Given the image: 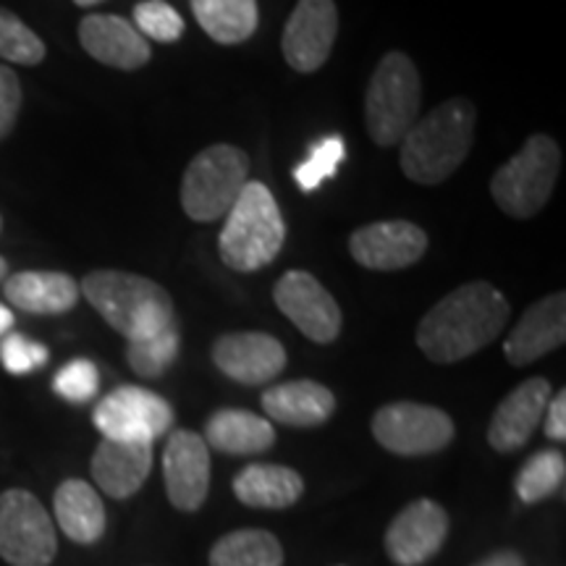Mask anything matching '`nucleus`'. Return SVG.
I'll return each mask as SVG.
<instances>
[{
  "label": "nucleus",
  "instance_id": "58836bf2",
  "mask_svg": "<svg viewBox=\"0 0 566 566\" xmlns=\"http://www.w3.org/2000/svg\"><path fill=\"white\" fill-rule=\"evenodd\" d=\"M76 6H82V9H90V6H97V3H103V0H74Z\"/></svg>",
  "mask_w": 566,
  "mask_h": 566
},
{
  "label": "nucleus",
  "instance_id": "20e7f679",
  "mask_svg": "<svg viewBox=\"0 0 566 566\" xmlns=\"http://www.w3.org/2000/svg\"><path fill=\"white\" fill-rule=\"evenodd\" d=\"M218 252L231 271L252 273L271 265L286 242V223L271 189L247 181L242 195L226 212Z\"/></svg>",
  "mask_w": 566,
  "mask_h": 566
},
{
  "label": "nucleus",
  "instance_id": "2eb2a0df",
  "mask_svg": "<svg viewBox=\"0 0 566 566\" xmlns=\"http://www.w3.org/2000/svg\"><path fill=\"white\" fill-rule=\"evenodd\" d=\"M349 252L367 271H401L428 252V233L409 221H378L357 229Z\"/></svg>",
  "mask_w": 566,
  "mask_h": 566
},
{
  "label": "nucleus",
  "instance_id": "1a4fd4ad",
  "mask_svg": "<svg viewBox=\"0 0 566 566\" xmlns=\"http://www.w3.org/2000/svg\"><path fill=\"white\" fill-rule=\"evenodd\" d=\"M373 436L396 457H424L454 441V422L438 407L396 401L375 412Z\"/></svg>",
  "mask_w": 566,
  "mask_h": 566
},
{
  "label": "nucleus",
  "instance_id": "9d476101",
  "mask_svg": "<svg viewBox=\"0 0 566 566\" xmlns=\"http://www.w3.org/2000/svg\"><path fill=\"white\" fill-rule=\"evenodd\" d=\"M92 422L111 441L155 443L174 428V407L139 386H122L95 407Z\"/></svg>",
  "mask_w": 566,
  "mask_h": 566
},
{
  "label": "nucleus",
  "instance_id": "6ab92c4d",
  "mask_svg": "<svg viewBox=\"0 0 566 566\" xmlns=\"http://www.w3.org/2000/svg\"><path fill=\"white\" fill-rule=\"evenodd\" d=\"M80 42L92 59L111 69L137 71L150 61V42L137 32L132 21L113 13H90L80 24Z\"/></svg>",
  "mask_w": 566,
  "mask_h": 566
},
{
  "label": "nucleus",
  "instance_id": "f8f14e48",
  "mask_svg": "<svg viewBox=\"0 0 566 566\" xmlns=\"http://www.w3.org/2000/svg\"><path fill=\"white\" fill-rule=\"evenodd\" d=\"M336 34L338 9L334 0H300L281 38L283 59L300 74H313L328 61Z\"/></svg>",
  "mask_w": 566,
  "mask_h": 566
},
{
  "label": "nucleus",
  "instance_id": "aec40b11",
  "mask_svg": "<svg viewBox=\"0 0 566 566\" xmlns=\"http://www.w3.org/2000/svg\"><path fill=\"white\" fill-rule=\"evenodd\" d=\"M153 470V443L103 438L92 454V478L111 499H129L145 485Z\"/></svg>",
  "mask_w": 566,
  "mask_h": 566
},
{
  "label": "nucleus",
  "instance_id": "5701e85b",
  "mask_svg": "<svg viewBox=\"0 0 566 566\" xmlns=\"http://www.w3.org/2000/svg\"><path fill=\"white\" fill-rule=\"evenodd\" d=\"M53 509L63 535L80 546H92L101 541L108 525L101 495L87 480H63L53 495Z\"/></svg>",
  "mask_w": 566,
  "mask_h": 566
},
{
  "label": "nucleus",
  "instance_id": "bb28decb",
  "mask_svg": "<svg viewBox=\"0 0 566 566\" xmlns=\"http://www.w3.org/2000/svg\"><path fill=\"white\" fill-rule=\"evenodd\" d=\"M210 566H283V546L268 530H237L216 541Z\"/></svg>",
  "mask_w": 566,
  "mask_h": 566
},
{
  "label": "nucleus",
  "instance_id": "a19ab883",
  "mask_svg": "<svg viewBox=\"0 0 566 566\" xmlns=\"http://www.w3.org/2000/svg\"><path fill=\"white\" fill-rule=\"evenodd\" d=\"M0 229H3V218H0Z\"/></svg>",
  "mask_w": 566,
  "mask_h": 566
},
{
  "label": "nucleus",
  "instance_id": "dca6fc26",
  "mask_svg": "<svg viewBox=\"0 0 566 566\" xmlns=\"http://www.w3.org/2000/svg\"><path fill=\"white\" fill-rule=\"evenodd\" d=\"M212 363L231 380L244 386H263L286 367V349L279 338L260 331L226 334L212 344Z\"/></svg>",
  "mask_w": 566,
  "mask_h": 566
},
{
  "label": "nucleus",
  "instance_id": "ddd939ff",
  "mask_svg": "<svg viewBox=\"0 0 566 566\" xmlns=\"http://www.w3.org/2000/svg\"><path fill=\"white\" fill-rule=\"evenodd\" d=\"M449 537V512L430 499H417L386 530V554L399 566H422Z\"/></svg>",
  "mask_w": 566,
  "mask_h": 566
},
{
  "label": "nucleus",
  "instance_id": "72a5a7b5",
  "mask_svg": "<svg viewBox=\"0 0 566 566\" xmlns=\"http://www.w3.org/2000/svg\"><path fill=\"white\" fill-rule=\"evenodd\" d=\"M48 349L21 334H6L0 338V363L11 375H27L40 370L48 363Z\"/></svg>",
  "mask_w": 566,
  "mask_h": 566
},
{
  "label": "nucleus",
  "instance_id": "c85d7f7f",
  "mask_svg": "<svg viewBox=\"0 0 566 566\" xmlns=\"http://www.w3.org/2000/svg\"><path fill=\"white\" fill-rule=\"evenodd\" d=\"M179 323H171L160 334L139 338V342H129V346H126V359H129L132 370L142 375V378H160L176 363V357H179Z\"/></svg>",
  "mask_w": 566,
  "mask_h": 566
},
{
  "label": "nucleus",
  "instance_id": "e433bc0d",
  "mask_svg": "<svg viewBox=\"0 0 566 566\" xmlns=\"http://www.w3.org/2000/svg\"><path fill=\"white\" fill-rule=\"evenodd\" d=\"M475 566H527V564H525V558H522L520 554H514V551H495V554L485 556L483 562Z\"/></svg>",
  "mask_w": 566,
  "mask_h": 566
},
{
  "label": "nucleus",
  "instance_id": "ea45409f",
  "mask_svg": "<svg viewBox=\"0 0 566 566\" xmlns=\"http://www.w3.org/2000/svg\"><path fill=\"white\" fill-rule=\"evenodd\" d=\"M6 273H9V263H6V260L0 258V281L6 279Z\"/></svg>",
  "mask_w": 566,
  "mask_h": 566
},
{
  "label": "nucleus",
  "instance_id": "cd10ccee",
  "mask_svg": "<svg viewBox=\"0 0 566 566\" xmlns=\"http://www.w3.org/2000/svg\"><path fill=\"white\" fill-rule=\"evenodd\" d=\"M564 478L566 457L562 451H537V454H533L525 464H522L520 475H516L514 491L525 504H537V501L554 495L558 488L564 485Z\"/></svg>",
  "mask_w": 566,
  "mask_h": 566
},
{
  "label": "nucleus",
  "instance_id": "f03ea898",
  "mask_svg": "<svg viewBox=\"0 0 566 566\" xmlns=\"http://www.w3.org/2000/svg\"><path fill=\"white\" fill-rule=\"evenodd\" d=\"M472 139H475V105L464 97H451L424 118H417L401 139V171L409 181L436 187L467 160Z\"/></svg>",
  "mask_w": 566,
  "mask_h": 566
},
{
  "label": "nucleus",
  "instance_id": "c9c22d12",
  "mask_svg": "<svg viewBox=\"0 0 566 566\" xmlns=\"http://www.w3.org/2000/svg\"><path fill=\"white\" fill-rule=\"evenodd\" d=\"M546 436L551 441H566V394L558 391L556 396H551L546 412Z\"/></svg>",
  "mask_w": 566,
  "mask_h": 566
},
{
  "label": "nucleus",
  "instance_id": "39448f33",
  "mask_svg": "<svg viewBox=\"0 0 566 566\" xmlns=\"http://www.w3.org/2000/svg\"><path fill=\"white\" fill-rule=\"evenodd\" d=\"M422 82L412 59L386 53L375 66L365 92V126L378 147L401 145L420 116Z\"/></svg>",
  "mask_w": 566,
  "mask_h": 566
},
{
  "label": "nucleus",
  "instance_id": "4c0bfd02",
  "mask_svg": "<svg viewBox=\"0 0 566 566\" xmlns=\"http://www.w3.org/2000/svg\"><path fill=\"white\" fill-rule=\"evenodd\" d=\"M11 328H13V313L9 307H3V304H0V338H3L6 334H11Z\"/></svg>",
  "mask_w": 566,
  "mask_h": 566
},
{
  "label": "nucleus",
  "instance_id": "f257e3e1",
  "mask_svg": "<svg viewBox=\"0 0 566 566\" xmlns=\"http://www.w3.org/2000/svg\"><path fill=\"white\" fill-rule=\"evenodd\" d=\"M509 315L512 307L493 283H464L422 317L417 328V346L430 363H462L485 349L506 328Z\"/></svg>",
  "mask_w": 566,
  "mask_h": 566
},
{
  "label": "nucleus",
  "instance_id": "a211bd4d",
  "mask_svg": "<svg viewBox=\"0 0 566 566\" xmlns=\"http://www.w3.org/2000/svg\"><path fill=\"white\" fill-rule=\"evenodd\" d=\"M566 342V294H551L525 310L504 342L509 365L525 367Z\"/></svg>",
  "mask_w": 566,
  "mask_h": 566
},
{
  "label": "nucleus",
  "instance_id": "393cba45",
  "mask_svg": "<svg viewBox=\"0 0 566 566\" xmlns=\"http://www.w3.org/2000/svg\"><path fill=\"white\" fill-rule=\"evenodd\" d=\"M302 493L304 480L292 467L250 464L233 478V495L252 509H289Z\"/></svg>",
  "mask_w": 566,
  "mask_h": 566
},
{
  "label": "nucleus",
  "instance_id": "9b49d317",
  "mask_svg": "<svg viewBox=\"0 0 566 566\" xmlns=\"http://www.w3.org/2000/svg\"><path fill=\"white\" fill-rule=\"evenodd\" d=\"M275 307L302 331L310 342L331 344L342 334V307L334 294L313 273L289 271L273 289Z\"/></svg>",
  "mask_w": 566,
  "mask_h": 566
},
{
  "label": "nucleus",
  "instance_id": "0eeeda50",
  "mask_svg": "<svg viewBox=\"0 0 566 566\" xmlns=\"http://www.w3.org/2000/svg\"><path fill=\"white\" fill-rule=\"evenodd\" d=\"M250 158L233 145H212L189 163L181 181L184 212L197 223H210L223 218L242 195Z\"/></svg>",
  "mask_w": 566,
  "mask_h": 566
},
{
  "label": "nucleus",
  "instance_id": "2f4dec72",
  "mask_svg": "<svg viewBox=\"0 0 566 566\" xmlns=\"http://www.w3.org/2000/svg\"><path fill=\"white\" fill-rule=\"evenodd\" d=\"M134 21L142 38L176 42L184 34V19L166 0H142L134 9Z\"/></svg>",
  "mask_w": 566,
  "mask_h": 566
},
{
  "label": "nucleus",
  "instance_id": "412c9836",
  "mask_svg": "<svg viewBox=\"0 0 566 566\" xmlns=\"http://www.w3.org/2000/svg\"><path fill=\"white\" fill-rule=\"evenodd\" d=\"M334 409L336 396L315 380H289L263 394V412L289 428H317L331 420Z\"/></svg>",
  "mask_w": 566,
  "mask_h": 566
},
{
  "label": "nucleus",
  "instance_id": "4be33fe9",
  "mask_svg": "<svg viewBox=\"0 0 566 566\" xmlns=\"http://www.w3.org/2000/svg\"><path fill=\"white\" fill-rule=\"evenodd\" d=\"M6 300L32 315H63L80 302V283L69 273L21 271L6 279Z\"/></svg>",
  "mask_w": 566,
  "mask_h": 566
},
{
  "label": "nucleus",
  "instance_id": "423d86ee",
  "mask_svg": "<svg viewBox=\"0 0 566 566\" xmlns=\"http://www.w3.org/2000/svg\"><path fill=\"white\" fill-rule=\"evenodd\" d=\"M562 150L548 134H533L514 158H509L491 179L495 205L512 218H533L554 195Z\"/></svg>",
  "mask_w": 566,
  "mask_h": 566
},
{
  "label": "nucleus",
  "instance_id": "a878e982",
  "mask_svg": "<svg viewBox=\"0 0 566 566\" xmlns=\"http://www.w3.org/2000/svg\"><path fill=\"white\" fill-rule=\"evenodd\" d=\"M197 24L210 40L237 45L258 30V0H192Z\"/></svg>",
  "mask_w": 566,
  "mask_h": 566
},
{
  "label": "nucleus",
  "instance_id": "6e6552de",
  "mask_svg": "<svg viewBox=\"0 0 566 566\" xmlns=\"http://www.w3.org/2000/svg\"><path fill=\"white\" fill-rule=\"evenodd\" d=\"M59 554L55 525L30 491L0 493V558L11 566H51Z\"/></svg>",
  "mask_w": 566,
  "mask_h": 566
},
{
  "label": "nucleus",
  "instance_id": "c756f323",
  "mask_svg": "<svg viewBox=\"0 0 566 566\" xmlns=\"http://www.w3.org/2000/svg\"><path fill=\"white\" fill-rule=\"evenodd\" d=\"M0 59L21 66H38L45 61V42L9 9H0Z\"/></svg>",
  "mask_w": 566,
  "mask_h": 566
},
{
  "label": "nucleus",
  "instance_id": "b1692460",
  "mask_svg": "<svg viewBox=\"0 0 566 566\" xmlns=\"http://www.w3.org/2000/svg\"><path fill=\"white\" fill-rule=\"evenodd\" d=\"M205 443L231 457L263 454L275 443V428L268 417L247 409H218L205 424Z\"/></svg>",
  "mask_w": 566,
  "mask_h": 566
},
{
  "label": "nucleus",
  "instance_id": "f3484780",
  "mask_svg": "<svg viewBox=\"0 0 566 566\" xmlns=\"http://www.w3.org/2000/svg\"><path fill=\"white\" fill-rule=\"evenodd\" d=\"M551 396L554 388L546 378H527L525 384L516 386L493 412V420L488 424V443L499 454L520 451L541 424Z\"/></svg>",
  "mask_w": 566,
  "mask_h": 566
},
{
  "label": "nucleus",
  "instance_id": "7c9ffc66",
  "mask_svg": "<svg viewBox=\"0 0 566 566\" xmlns=\"http://www.w3.org/2000/svg\"><path fill=\"white\" fill-rule=\"evenodd\" d=\"M346 158V145L344 139L334 134V137H323L310 147L307 160H302L300 166L294 168V181L300 184L302 192H315L317 187L331 176H336L338 166H342Z\"/></svg>",
  "mask_w": 566,
  "mask_h": 566
},
{
  "label": "nucleus",
  "instance_id": "7ed1b4c3",
  "mask_svg": "<svg viewBox=\"0 0 566 566\" xmlns=\"http://www.w3.org/2000/svg\"><path fill=\"white\" fill-rule=\"evenodd\" d=\"M80 292L126 342L155 336L176 323L171 294L145 275L95 271L80 283Z\"/></svg>",
  "mask_w": 566,
  "mask_h": 566
},
{
  "label": "nucleus",
  "instance_id": "f704fd0d",
  "mask_svg": "<svg viewBox=\"0 0 566 566\" xmlns=\"http://www.w3.org/2000/svg\"><path fill=\"white\" fill-rule=\"evenodd\" d=\"M21 84L9 66H0V139H6L19 118Z\"/></svg>",
  "mask_w": 566,
  "mask_h": 566
},
{
  "label": "nucleus",
  "instance_id": "4468645a",
  "mask_svg": "<svg viewBox=\"0 0 566 566\" xmlns=\"http://www.w3.org/2000/svg\"><path fill=\"white\" fill-rule=\"evenodd\" d=\"M163 480L174 509L197 512L210 491V451L195 430H176L163 451Z\"/></svg>",
  "mask_w": 566,
  "mask_h": 566
},
{
  "label": "nucleus",
  "instance_id": "473e14b6",
  "mask_svg": "<svg viewBox=\"0 0 566 566\" xmlns=\"http://www.w3.org/2000/svg\"><path fill=\"white\" fill-rule=\"evenodd\" d=\"M97 386H101V375L90 359H74V363L63 365L53 378V391L74 405L90 401L97 394Z\"/></svg>",
  "mask_w": 566,
  "mask_h": 566
}]
</instances>
